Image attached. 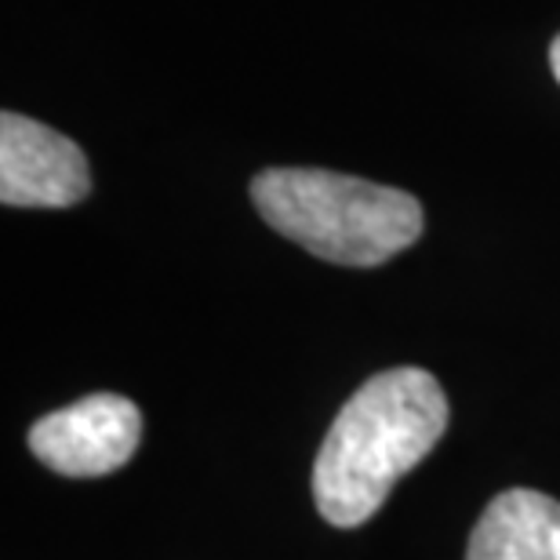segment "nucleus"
Segmentation results:
<instances>
[{
  "label": "nucleus",
  "instance_id": "4",
  "mask_svg": "<svg viewBox=\"0 0 560 560\" xmlns=\"http://www.w3.org/2000/svg\"><path fill=\"white\" fill-rule=\"evenodd\" d=\"M92 194L84 150L22 114L0 117V205L73 208Z\"/></svg>",
  "mask_w": 560,
  "mask_h": 560
},
{
  "label": "nucleus",
  "instance_id": "3",
  "mask_svg": "<svg viewBox=\"0 0 560 560\" xmlns=\"http://www.w3.org/2000/svg\"><path fill=\"white\" fill-rule=\"evenodd\" d=\"M142 416L128 397L92 394L30 430V452L62 477H106L136 455Z\"/></svg>",
  "mask_w": 560,
  "mask_h": 560
},
{
  "label": "nucleus",
  "instance_id": "1",
  "mask_svg": "<svg viewBox=\"0 0 560 560\" xmlns=\"http://www.w3.org/2000/svg\"><path fill=\"white\" fill-rule=\"evenodd\" d=\"M447 430V397L422 368H394L357 389L313 463V502L335 528L372 521Z\"/></svg>",
  "mask_w": 560,
  "mask_h": 560
},
{
  "label": "nucleus",
  "instance_id": "2",
  "mask_svg": "<svg viewBox=\"0 0 560 560\" xmlns=\"http://www.w3.org/2000/svg\"><path fill=\"white\" fill-rule=\"evenodd\" d=\"M252 200L280 237L335 266L389 262L422 237V205L397 186L320 172L270 167L252 178Z\"/></svg>",
  "mask_w": 560,
  "mask_h": 560
},
{
  "label": "nucleus",
  "instance_id": "5",
  "mask_svg": "<svg viewBox=\"0 0 560 560\" xmlns=\"http://www.w3.org/2000/svg\"><path fill=\"white\" fill-rule=\"evenodd\" d=\"M466 560H560V502L528 488L502 491L480 513Z\"/></svg>",
  "mask_w": 560,
  "mask_h": 560
},
{
  "label": "nucleus",
  "instance_id": "6",
  "mask_svg": "<svg viewBox=\"0 0 560 560\" xmlns=\"http://www.w3.org/2000/svg\"><path fill=\"white\" fill-rule=\"evenodd\" d=\"M550 70H553L557 84H560V33H557V40L550 44Z\"/></svg>",
  "mask_w": 560,
  "mask_h": 560
}]
</instances>
